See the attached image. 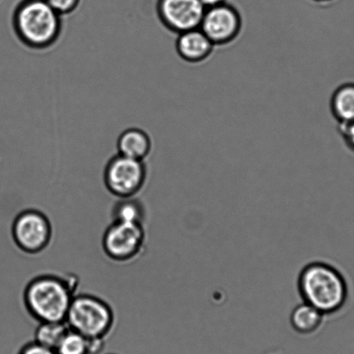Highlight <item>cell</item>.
Here are the masks:
<instances>
[{
    "mask_svg": "<svg viewBox=\"0 0 354 354\" xmlns=\"http://www.w3.org/2000/svg\"><path fill=\"white\" fill-rule=\"evenodd\" d=\"M77 287V277L71 274H39L26 284L24 306L30 317L39 323L65 322Z\"/></svg>",
    "mask_w": 354,
    "mask_h": 354,
    "instance_id": "cell-1",
    "label": "cell"
},
{
    "mask_svg": "<svg viewBox=\"0 0 354 354\" xmlns=\"http://www.w3.org/2000/svg\"><path fill=\"white\" fill-rule=\"evenodd\" d=\"M298 291L305 304L322 314L333 315L345 307L349 290L346 278L331 264H307L298 277Z\"/></svg>",
    "mask_w": 354,
    "mask_h": 354,
    "instance_id": "cell-2",
    "label": "cell"
},
{
    "mask_svg": "<svg viewBox=\"0 0 354 354\" xmlns=\"http://www.w3.org/2000/svg\"><path fill=\"white\" fill-rule=\"evenodd\" d=\"M13 30L20 42L29 49H49L63 32L62 16L46 0H21L12 15Z\"/></svg>",
    "mask_w": 354,
    "mask_h": 354,
    "instance_id": "cell-3",
    "label": "cell"
},
{
    "mask_svg": "<svg viewBox=\"0 0 354 354\" xmlns=\"http://www.w3.org/2000/svg\"><path fill=\"white\" fill-rule=\"evenodd\" d=\"M67 325L89 339H108L116 325V315L104 299L92 294H77L68 309Z\"/></svg>",
    "mask_w": 354,
    "mask_h": 354,
    "instance_id": "cell-4",
    "label": "cell"
},
{
    "mask_svg": "<svg viewBox=\"0 0 354 354\" xmlns=\"http://www.w3.org/2000/svg\"><path fill=\"white\" fill-rule=\"evenodd\" d=\"M12 236L20 252L28 256H39L49 249L53 241V223L39 209H23L13 220Z\"/></svg>",
    "mask_w": 354,
    "mask_h": 354,
    "instance_id": "cell-5",
    "label": "cell"
},
{
    "mask_svg": "<svg viewBox=\"0 0 354 354\" xmlns=\"http://www.w3.org/2000/svg\"><path fill=\"white\" fill-rule=\"evenodd\" d=\"M147 230L136 223L112 221L102 239L105 256L116 263H130L146 250Z\"/></svg>",
    "mask_w": 354,
    "mask_h": 354,
    "instance_id": "cell-6",
    "label": "cell"
},
{
    "mask_svg": "<svg viewBox=\"0 0 354 354\" xmlns=\"http://www.w3.org/2000/svg\"><path fill=\"white\" fill-rule=\"evenodd\" d=\"M147 174L145 161L117 153L106 165L103 182L116 198L137 197L145 187Z\"/></svg>",
    "mask_w": 354,
    "mask_h": 354,
    "instance_id": "cell-7",
    "label": "cell"
},
{
    "mask_svg": "<svg viewBox=\"0 0 354 354\" xmlns=\"http://www.w3.org/2000/svg\"><path fill=\"white\" fill-rule=\"evenodd\" d=\"M199 28L215 46H226L234 42L241 33L242 16L238 9L225 3L205 9Z\"/></svg>",
    "mask_w": 354,
    "mask_h": 354,
    "instance_id": "cell-8",
    "label": "cell"
},
{
    "mask_svg": "<svg viewBox=\"0 0 354 354\" xmlns=\"http://www.w3.org/2000/svg\"><path fill=\"white\" fill-rule=\"evenodd\" d=\"M156 12L167 30L180 34L199 28L205 8L201 0H157Z\"/></svg>",
    "mask_w": 354,
    "mask_h": 354,
    "instance_id": "cell-9",
    "label": "cell"
},
{
    "mask_svg": "<svg viewBox=\"0 0 354 354\" xmlns=\"http://www.w3.org/2000/svg\"><path fill=\"white\" fill-rule=\"evenodd\" d=\"M175 46L178 56L189 64H199L208 59L215 47L201 28L178 34Z\"/></svg>",
    "mask_w": 354,
    "mask_h": 354,
    "instance_id": "cell-10",
    "label": "cell"
},
{
    "mask_svg": "<svg viewBox=\"0 0 354 354\" xmlns=\"http://www.w3.org/2000/svg\"><path fill=\"white\" fill-rule=\"evenodd\" d=\"M117 150L123 156L145 161L152 151V140L145 130L130 128L120 135Z\"/></svg>",
    "mask_w": 354,
    "mask_h": 354,
    "instance_id": "cell-11",
    "label": "cell"
},
{
    "mask_svg": "<svg viewBox=\"0 0 354 354\" xmlns=\"http://www.w3.org/2000/svg\"><path fill=\"white\" fill-rule=\"evenodd\" d=\"M330 109L339 123L354 121V82L339 85L333 93Z\"/></svg>",
    "mask_w": 354,
    "mask_h": 354,
    "instance_id": "cell-12",
    "label": "cell"
},
{
    "mask_svg": "<svg viewBox=\"0 0 354 354\" xmlns=\"http://www.w3.org/2000/svg\"><path fill=\"white\" fill-rule=\"evenodd\" d=\"M324 315L307 304L298 305L290 315L292 328L300 335H308L315 333L322 325Z\"/></svg>",
    "mask_w": 354,
    "mask_h": 354,
    "instance_id": "cell-13",
    "label": "cell"
},
{
    "mask_svg": "<svg viewBox=\"0 0 354 354\" xmlns=\"http://www.w3.org/2000/svg\"><path fill=\"white\" fill-rule=\"evenodd\" d=\"M111 218L112 221L136 223L145 225L146 205L137 197L117 198L112 206Z\"/></svg>",
    "mask_w": 354,
    "mask_h": 354,
    "instance_id": "cell-14",
    "label": "cell"
},
{
    "mask_svg": "<svg viewBox=\"0 0 354 354\" xmlns=\"http://www.w3.org/2000/svg\"><path fill=\"white\" fill-rule=\"evenodd\" d=\"M68 330V326L65 322H39L34 333V342L56 351Z\"/></svg>",
    "mask_w": 354,
    "mask_h": 354,
    "instance_id": "cell-15",
    "label": "cell"
},
{
    "mask_svg": "<svg viewBox=\"0 0 354 354\" xmlns=\"http://www.w3.org/2000/svg\"><path fill=\"white\" fill-rule=\"evenodd\" d=\"M57 354H91L89 339L68 328L56 348Z\"/></svg>",
    "mask_w": 354,
    "mask_h": 354,
    "instance_id": "cell-16",
    "label": "cell"
},
{
    "mask_svg": "<svg viewBox=\"0 0 354 354\" xmlns=\"http://www.w3.org/2000/svg\"><path fill=\"white\" fill-rule=\"evenodd\" d=\"M48 4L63 17L71 15L80 6L81 0H46Z\"/></svg>",
    "mask_w": 354,
    "mask_h": 354,
    "instance_id": "cell-17",
    "label": "cell"
},
{
    "mask_svg": "<svg viewBox=\"0 0 354 354\" xmlns=\"http://www.w3.org/2000/svg\"><path fill=\"white\" fill-rule=\"evenodd\" d=\"M338 131L347 149L354 153V121L339 123Z\"/></svg>",
    "mask_w": 354,
    "mask_h": 354,
    "instance_id": "cell-18",
    "label": "cell"
},
{
    "mask_svg": "<svg viewBox=\"0 0 354 354\" xmlns=\"http://www.w3.org/2000/svg\"><path fill=\"white\" fill-rule=\"evenodd\" d=\"M17 354H57L56 351L49 348L36 342L25 344Z\"/></svg>",
    "mask_w": 354,
    "mask_h": 354,
    "instance_id": "cell-19",
    "label": "cell"
},
{
    "mask_svg": "<svg viewBox=\"0 0 354 354\" xmlns=\"http://www.w3.org/2000/svg\"><path fill=\"white\" fill-rule=\"evenodd\" d=\"M201 1L205 9L215 8V6L227 3V0H201Z\"/></svg>",
    "mask_w": 354,
    "mask_h": 354,
    "instance_id": "cell-20",
    "label": "cell"
},
{
    "mask_svg": "<svg viewBox=\"0 0 354 354\" xmlns=\"http://www.w3.org/2000/svg\"><path fill=\"white\" fill-rule=\"evenodd\" d=\"M313 1L317 3H328L330 1H333V0H313Z\"/></svg>",
    "mask_w": 354,
    "mask_h": 354,
    "instance_id": "cell-21",
    "label": "cell"
},
{
    "mask_svg": "<svg viewBox=\"0 0 354 354\" xmlns=\"http://www.w3.org/2000/svg\"><path fill=\"white\" fill-rule=\"evenodd\" d=\"M109 354H115V353H109Z\"/></svg>",
    "mask_w": 354,
    "mask_h": 354,
    "instance_id": "cell-22",
    "label": "cell"
}]
</instances>
